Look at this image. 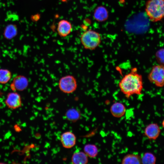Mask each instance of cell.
Instances as JSON below:
<instances>
[{
  "instance_id": "14",
  "label": "cell",
  "mask_w": 164,
  "mask_h": 164,
  "mask_svg": "<svg viewBox=\"0 0 164 164\" xmlns=\"http://www.w3.org/2000/svg\"><path fill=\"white\" fill-rule=\"evenodd\" d=\"M122 164H140L142 163L141 157L139 155L128 154L126 155L121 161Z\"/></svg>"
},
{
  "instance_id": "18",
  "label": "cell",
  "mask_w": 164,
  "mask_h": 164,
  "mask_svg": "<svg viewBox=\"0 0 164 164\" xmlns=\"http://www.w3.org/2000/svg\"><path fill=\"white\" fill-rule=\"evenodd\" d=\"M12 73L9 70L6 69H0V83L5 84L11 79Z\"/></svg>"
},
{
  "instance_id": "5",
  "label": "cell",
  "mask_w": 164,
  "mask_h": 164,
  "mask_svg": "<svg viewBox=\"0 0 164 164\" xmlns=\"http://www.w3.org/2000/svg\"><path fill=\"white\" fill-rule=\"evenodd\" d=\"M149 80L158 87L164 86V65L159 64L153 67L149 72Z\"/></svg>"
},
{
  "instance_id": "12",
  "label": "cell",
  "mask_w": 164,
  "mask_h": 164,
  "mask_svg": "<svg viewBox=\"0 0 164 164\" xmlns=\"http://www.w3.org/2000/svg\"><path fill=\"white\" fill-rule=\"evenodd\" d=\"M95 19L99 22L106 20L108 16V12L106 8L103 6H99L95 10L94 14Z\"/></svg>"
},
{
  "instance_id": "17",
  "label": "cell",
  "mask_w": 164,
  "mask_h": 164,
  "mask_svg": "<svg viewBox=\"0 0 164 164\" xmlns=\"http://www.w3.org/2000/svg\"><path fill=\"white\" fill-rule=\"evenodd\" d=\"M156 160L155 156L152 153L149 152L144 153L141 157L142 163L144 164H154Z\"/></svg>"
},
{
  "instance_id": "1",
  "label": "cell",
  "mask_w": 164,
  "mask_h": 164,
  "mask_svg": "<svg viewBox=\"0 0 164 164\" xmlns=\"http://www.w3.org/2000/svg\"><path fill=\"white\" fill-rule=\"evenodd\" d=\"M118 86L121 92L127 98L133 95H140L143 89L142 76L138 73L136 68H133L122 78Z\"/></svg>"
},
{
  "instance_id": "7",
  "label": "cell",
  "mask_w": 164,
  "mask_h": 164,
  "mask_svg": "<svg viewBox=\"0 0 164 164\" xmlns=\"http://www.w3.org/2000/svg\"><path fill=\"white\" fill-rule=\"evenodd\" d=\"M28 84L29 81L27 78L24 76L19 75L14 78L10 87L13 91H22L27 88Z\"/></svg>"
},
{
  "instance_id": "16",
  "label": "cell",
  "mask_w": 164,
  "mask_h": 164,
  "mask_svg": "<svg viewBox=\"0 0 164 164\" xmlns=\"http://www.w3.org/2000/svg\"><path fill=\"white\" fill-rule=\"evenodd\" d=\"M84 151L86 155L89 157L94 158L97 156L98 150L97 146L94 144H88L84 147Z\"/></svg>"
},
{
  "instance_id": "8",
  "label": "cell",
  "mask_w": 164,
  "mask_h": 164,
  "mask_svg": "<svg viewBox=\"0 0 164 164\" xmlns=\"http://www.w3.org/2000/svg\"><path fill=\"white\" fill-rule=\"evenodd\" d=\"M161 129L156 123H152L147 125L144 130L145 135L149 139L155 140L159 137Z\"/></svg>"
},
{
  "instance_id": "15",
  "label": "cell",
  "mask_w": 164,
  "mask_h": 164,
  "mask_svg": "<svg viewBox=\"0 0 164 164\" xmlns=\"http://www.w3.org/2000/svg\"><path fill=\"white\" fill-rule=\"evenodd\" d=\"M17 26L14 24H9L5 28L4 31V36L5 38L11 39L17 35Z\"/></svg>"
},
{
  "instance_id": "20",
  "label": "cell",
  "mask_w": 164,
  "mask_h": 164,
  "mask_svg": "<svg viewBox=\"0 0 164 164\" xmlns=\"http://www.w3.org/2000/svg\"><path fill=\"white\" fill-rule=\"evenodd\" d=\"M156 59L160 64L164 65V49L158 50L155 53Z\"/></svg>"
},
{
  "instance_id": "11",
  "label": "cell",
  "mask_w": 164,
  "mask_h": 164,
  "mask_svg": "<svg viewBox=\"0 0 164 164\" xmlns=\"http://www.w3.org/2000/svg\"><path fill=\"white\" fill-rule=\"evenodd\" d=\"M110 111L111 114L114 117L120 118L122 117L125 114L126 108L122 103L117 102L111 105Z\"/></svg>"
},
{
  "instance_id": "9",
  "label": "cell",
  "mask_w": 164,
  "mask_h": 164,
  "mask_svg": "<svg viewBox=\"0 0 164 164\" xmlns=\"http://www.w3.org/2000/svg\"><path fill=\"white\" fill-rule=\"evenodd\" d=\"M61 143L64 148L66 149L71 148L75 145L76 138L75 135L70 131L63 133L60 137Z\"/></svg>"
},
{
  "instance_id": "13",
  "label": "cell",
  "mask_w": 164,
  "mask_h": 164,
  "mask_svg": "<svg viewBox=\"0 0 164 164\" xmlns=\"http://www.w3.org/2000/svg\"><path fill=\"white\" fill-rule=\"evenodd\" d=\"M88 157L81 151H77L74 153L71 158V162L74 164H86L88 162Z\"/></svg>"
},
{
  "instance_id": "2",
  "label": "cell",
  "mask_w": 164,
  "mask_h": 164,
  "mask_svg": "<svg viewBox=\"0 0 164 164\" xmlns=\"http://www.w3.org/2000/svg\"><path fill=\"white\" fill-rule=\"evenodd\" d=\"M145 10L149 19L155 22L164 18V0H148Z\"/></svg>"
},
{
  "instance_id": "6",
  "label": "cell",
  "mask_w": 164,
  "mask_h": 164,
  "mask_svg": "<svg viewBox=\"0 0 164 164\" xmlns=\"http://www.w3.org/2000/svg\"><path fill=\"white\" fill-rule=\"evenodd\" d=\"M5 103L9 108L13 110L15 109L22 106L21 97L16 92L9 93L7 95Z\"/></svg>"
},
{
  "instance_id": "3",
  "label": "cell",
  "mask_w": 164,
  "mask_h": 164,
  "mask_svg": "<svg viewBox=\"0 0 164 164\" xmlns=\"http://www.w3.org/2000/svg\"><path fill=\"white\" fill-rule=\"evenodd\" d=\"M80 40L85 49L93 50H95L100 44L101 37L98 32L89 29L82 34Z\"/></svg>"
},
{
  "instance_id": "4",
  "label": "cell",
  "mask_w": 164,
  "mask_h": 164,
  "mask_svg": "<svg viewBox=\"0 0 164 164\" xmlns=\"http://www.w3.org/2000/svg\"><path fill=\"white\" fill-rule=\"evenodd\" d=\"M58 85L60 91L67 94L73 93L77 87L76 78L74 76L70 75L62 77L59 80Z\"/></svg>"
},
{
  "instance_id": "10",
  "label": "cell",
  "mask_w": 164,
  "mask_h": 164,
  "mask_svg": "<svg viewBox=\"0 0 164 164\" xmlns=\"http://www.w3.org/2000/svg\"><path fill=\"white\" fill-rule=\"evenodd\" d=\"M72 29L70 22L68 20L63 19L58 23L57 31L58 35L61 37H65L68 35Z\"/></svg>"
},
{
  "instance_id": "21",
  "label": "cell",
  "mask_w": 164,
  "mask_h": 164,
  "mask_svg": "<svg viewBox=\"0 0 164 164\" xmlns=\"http://www.w3.org/2000/svg\"><path fill=\"white\" fill-rule=\"evenodd\" d=\"M162 127H163V128L164 129V119L163 120L162 122Z\"/></svg>"
},
{
  "instance_id": "19",
  "label": "cell",
  "mask_w": 164,
  "mask_h": 164,
  "mask_svg": "<svg viewBox=\"0 0 164 164\" xmlns=\"http://www.w3.org/2000/svg\"><path fill=\"white\" fill-rule=\"evenodd\" d=\"M66 116L68 120L72 121H76L80 118V114L77 110L71 109L67 112Z\"/></svg>"
}]
</instances>
